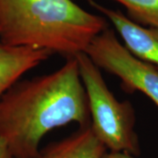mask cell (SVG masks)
<instances>
[{"label": "cell", "instance_id": "7a4b0ae2", "mask_svg": "<svg viewBox=\"0 0 158 158\" xmlns=\"http://www.w3.org/2000/svg\"><path fill=\"white\" fill-rule=\"evenodd\" d=\"M108 28L72 0H0V43L75 57Z\"/></svg>", "mask_w": 158, "mask_h": 158}, {"label": "cell", "instance_id": "52a82bcc", "mask_svg": "<svg viewBox=\"0 0 158 158\" xmlns=\"http://www.w3.org/2000/svg\"><path fill=\"white\" fill-rule=\"evenodd\" d=\"M106 151L89 126L79 127L68 137L50 143L36 158H101Z\"/></svg>", "mask_w": 158, "mask_h": 158}, {"label": "cell", "instance_id": "8992f818", "mask_svg": "<svg viewBox=\"0 0 158 158\" xmlns=\"http://www.w3.org/2000/svg\"><path fill=\"white\" fill-rule=\"evenodd\" d=\"M53 55L49 51L0 43V98L28 70Z\"/></svg>", "mask_w": 158, "mask_h": 158}, {"label": "cell", "instance_id": "277c9868", "mask_svg": "<svg viewBox=\"0 0 158 158\" xmlns=\"http://www.w3.org/2000/svg\"><path fill=\"white\" fill-rule=\"evenodd\" d=\"M85 53L98 68L118 77L122 90L141 91L158 107V69L135 56L118 41L113 30L107 28L97 35Z\"/></svg>", "mask_w": 158, "mask_h": 158}, {"label": "cell", "instance_id": "9c48e42d", "mask_svg": "<svg viewBox=\"0 0 158 158\" xmlns=\"http://www.w3.org/2000/svg\"><path fill=\"white\" fill-rule=\"evenodd\" d=\"M101 158H135L134 156L129 155L125 152H114V151H109L107 150L104 153Z\"/></svg>", "mask_w": 158, "mask_h": 158}, {"label": "cell", "instance_id": "3957f363", "mask_svg": "<svg viewBox=\"0 0 158 158\" xmlns=\"http://www.w3.org/2000/svg\"><path fill=\"white\" fill-rule=\"evenodd\" d=\"M85 86L90 116V128L103 146L114 152L140 155L135 132V115L129 101H118L109 90L99 69L85 53L76 56Z\"/></svg>", "mask_w": 158, "mask_h": 158}, {"label": "cell", "instance_id": "6da1fadb", "mask_svg": "<svg viewBox=\"0 0 158 158\" xmlns=\"http://www.w3.org/2000/svg\"><path fill=\"white\" fill-rule=\"evenodd\" d=\"M71 122L90 126L76 57L55 72L19 80L0 98V137L13 158H36L41 139Z\"/></svg>", "mask_w": 158, "mask_h": 158}, {"label": "cell", "instance_id": "30bf717a", "mask_svg": "<svg viewBox=\"0 0 158 158\" xmlns=\"http://www.w3.org/2000/svg\"><path fill=\"white\" fill-rule=\"evenodd\" d=\"M0 158H13L11 152L9 151L6 142L1 137H0Z\"/></svg>", "mask_w": 158, "mask_h": 158}, {"label": "cell", "instance_id": "ba28073f", "mask_svg": "<svg viewBox=\"0 0 158 158\" xmlns=\"http://www.w3.org/2000/svg\"><path fill=\"white\" fill-rule=\"evenodd\" d=\"M127 9L128 19L142 27L158 29V0H115Z\"/></svg>", "mask_w": 158, "mask_h": 158}, {"label": "cell", "instance_id": "5b68a950", "mask_svg": "<svg viewBox=\"0 0 158 158\" xmlns=\"http://www.w3.org/2000/svg\"><path fill=\"white\" fill-rule=\"evenodd\" d=\"M91 6L100 11L112 22L114 28L124 40L125 47L142 61L158 69V29L146 27L130 20L119 11H114L88 0Z\"/></svg>", "mask_w": 158, "mask_h": 158}]
</instances>
